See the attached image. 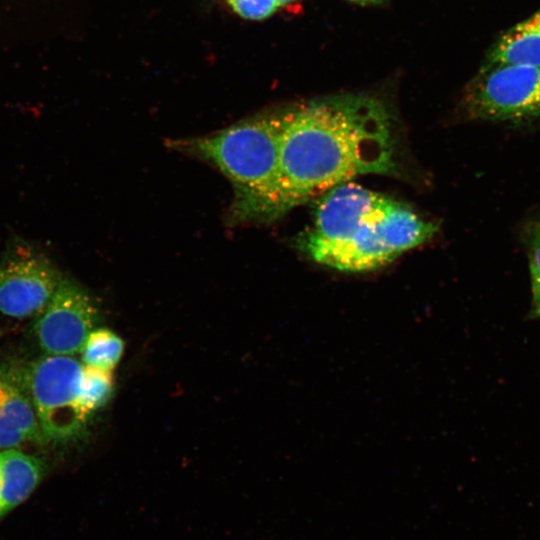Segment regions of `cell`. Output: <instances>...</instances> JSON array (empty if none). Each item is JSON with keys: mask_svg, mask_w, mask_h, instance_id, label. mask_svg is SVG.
Listing matches in <instances>:
<instances>
[{"mask_svg": "<svg viewBox=\"0 0 540 540\" xmlns=\"http://www.w3.org/2000/svg\"><path fill=\"white\" fill-rule=\"evenodd\" d=\"M350 1L367 5V4H378V3H381L383 0H350Z\"/></svg>", "mask_w": 540, "mask_h": 540, "instance_id": "15", "label": "cell"}, {"mask_svg": "<svg viewBox=\"0 0 540 540\" xmlns=\"http://www.w3.org/2000/svg\"><path fill=\"white\" fill-rule=\"evenodd\" d=\"M474 119L518 120L540 115V67L486 64L464 94Z\"/></svg>", "mask_w": 540, "mask_h": 540, "instance_id": "5", "label": "cell"}, {"mask_svg": "<svg viewBox=\"0 0 540 540\" xmlns=\"http://www.w3.org/2000/svg\"><path fill=\"white\" fill-rule=\"evenodd\" d=\"M240 16L259 20L273 14L279 7L275 0H226Z\"/></svg>", "mask_w": 540, "mask_h": 540, "instance_id": "13", "label": "cell"}, {"mask_svg": "<svg viewBox=\"0 0 540 540\" xmlns=\"http://www.w3.org/2000/svg\"><path fill=\"white\" fill-rule=\"evenodd\" d=\"M529 263L533 295V311L536 316H540V228L536 232L532 242Z\"/></svg>", "mask_w": 540, "mask_h": 540, "instance_id": "14", "label": "cell"}, {"mask_svg": "<svg viewBox=\"0 0 540 540\" xmlns=\"http://www.w3.org/2000/svg\"><path fill=\"white\" fill-rule=\"evenodd\" d=\"M27 441L47 443L27 394L12 379L0 376V449Z\"/></svg>", "mask_w": 540, "mask_h": 540, "instance_id": "8", "label": "cell"}, {"mask_svg": "<svg viewBox=\"0 0 540 540\" xmlns=\"http://www.w3.org/2000/svg\"><path fill=\"white\" fill-rule=\"evenodd\" d=\"M294 0H275V2L278 4V6L286 5Z\"/></svg>", "mask_w": 540, "mask_h": 540, "instance_id": "16", "label": "cell"}, {"mask_svg": "<svg viewBox=\"0 0 540 540\" xmlns=\"http://www.w3.org/2000/svg\"><path fill=\"white\" fill-rule=\"evenodd\" d=\"M487 64L540 67V8L498 39L489 54Z\"/></svg>", "mask_w": 540, "mask_h": 540, "instance_id": "10", "label": "cell"}, {"mask_svg": "<svg viewBox=\"0 0 540 540\" xmlns=\"http://www.w3.org/2000/svg\"><path fill=\"white\" fill-rule=\"evenodd\" d=\"M43 474L39 458L14 448L0 451V518L35 490Z\"/></svg>", "mask_w": 540, "mask_h": 540, "instance_id": "9", "label": "cell"}, {"mask_svg": "<svg viewBox=\"0 0 540 540\" xmlns=\"http://www.w3.org/2000/svg\"><path fill=\"white\" fill-rule=\"evenodd\" d=\"M123 352L124 342L116 333L106 328H95L82 348V364L113 371Z\"/></svg>", "mask_w": 540, "mask_h": 540, "instance_id": "11", "label": "cell"}, {"mask_svg": "<svg viewBox=\"0 0 540 540\" xmlns=\"http://www.w3.org/2000/svg\"><path fill=\"white\" fill-rule=\"evenodd\" d=\"M112 391V371L83 364L80 382V401L83 409L89 416L108 402Z\"/></svg>", "mask_w": 540, "mask_h": 540, "instance_id": "12", "label": "cell"}, {"mask_svg": "<svg viewBox=\"0 0 540 540\" xmlns=\"http://www.w3.org/2000/svg\"><path fill=\"white\" fill-rule=\"evenodd\" d=\"M392 115L360 94L314 100L282 113L278 176L266 221L364 174H391Z\"/></svg>", "mask_w": 540, "mask_h": 540, "instance_id": "1", "label": "cell"}, {"mask_svg": "<svg viewBox=\"0 0 540 540\" xmlns=\"http://www.w3.org/2000/svg\"><path fill=\"white\" fill-rule=\"evenodd\" d=\"M438 225L390 196L346 182L322 194L299 247L314 262L366 273L429 241Z\"/></svg>", "mask_w": 540, "mask_h": 540, "instance_id": "2", "label": "cell"}, {"mask_svg": "<svg viewBox=\"0 0 540 540\" xmlns=\"http://www.w3.org/2000/svg\"><path fill=\"white\" fill-rule=\"evenodd\" d=\"M99 320L98 308L75 281L62 278L55 293L36 316L34 334L45 354L74 356Z\"/></svg>", "mask_w": 540, "mask_h": 540, "instance_id": "7", "label": "cell"}, {"mask_svg": "<svg viewBox=\"0 0 540 540\" xmlns=\"http://www.w3.org/2000/svg\"><path fill=\"white\" fill-rule=\"evenodd\" d=\"M82 366L73 356L45 354L13 380L30 399L47 443L78 437L88 421L80 401Z\"/></svg>", "mask_w": 540, "mask_h": 540, "instance_id": "4", "label": "cell"}, {"mask_svg": "<svg viewBox=\"0 0 540 540\" xmlns=\"http://www.w3.org/2000/svg\"><path fill=\"white\" fill-rule=\"evenodd\" d=\"M62 278L39 249L24 240H13L0 258V313L14 318L37 316Z\"/></svg>", "mask_w": 540, "mask_h": 540, "instance_id": "6", "label": "cell"}, {"mask_svg": "<svg viewBox=\"0 0 540 540\" xmlns=\"http://www.w3.org/2000/svg\"><path fill=\"white\" fill-rule=\"evenodd\" d=\"M281 130L282 113L262 115L170 145L212 163L232 182L235 221L264 222L277 182Z\"/></svg>", "mask_w": 540, "mask_h": 540, "instance_id": "3", "label": "cell"}]
</instances>
